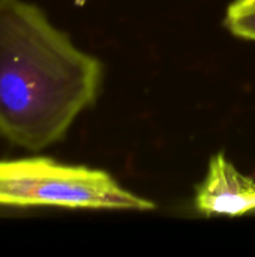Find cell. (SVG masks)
Wrapping results in <instances>:
<instances>
[{
  "label": "cell",
  "mask_w": 255,
  "mask_h": 257,
  "mask_svg": "<svg viewBox=\"0 0 255 257\" xmlns=\"http://www.w3.org/2000/svg\"><path fill=\"white\" fill-rule=\"evenodd\" d=\"M102 65L26 0H0V136L39 151L62 140L101 87Z\"/></svg>",
  "instance_id": "1"
},
{
  "label": "cell",
  "mask_w": 255,
  "mask_h": 257,
  "mask_svg": "<svg viewBox=\"0 0 255 257\" xmlns=\"http://www.w3.org/2000/svg\"><path fill=\"white\" fill-rule=\"evenodd\" d=\"M0 205L15 208L150 211L155 205L125 190L107 172L47 157L0 161Z\"/></svg>",
  "instance_id": "2"
},
{
  "label": "cell",
  "mask_w": 255,
  "mask_h": 257,
  "mask_svg": "<svg viewBox=\"0 0 255 257\" xmlns=\"http://www.w3.org/2000/svg\"><path fill=\"white\" fill-rule=\"evenodd\" d=\"M195 206L206 215H243L255 211V179L240 173L224 154H218L197 188Z\"/></svg>",
  "instance_id": "3"
},
{
  "label": "cell",
  "mask_w": 255,
  "mask_h": 257,
  "mask_svg": "<svg viewBox=\"0 0 255 257\" xmlns=\"http://www.w3.org/2000/svg\"><path fill=\"white\" fill-rule=\"evenodd\" d=\"M225 24L236 36L255 41V0H234L227 9Z\"/></svg>",
  "instance_id": "4"
}]
</instances>
